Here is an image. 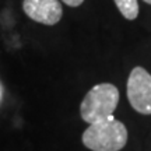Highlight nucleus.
Returning <instances> with one entry per match:
<instances>
[{"mask_svg":"<svg viewBox=\"0 0 151 151\" xmlns=\"http://www.w3.org/2000/svg\"><path fill=\"white\" fill-rule=\"evenodd\" d=\"M127 129L118 119L109 118L91 123L81 136L83 144L91 151H120L127 143Z\"/></svg>","mask_w":151,"mask_h":151,"instance_id":"f257e3e1","label":"nucleus"},{"mask_svg":"<svg viewBox=\"0 0 151 151\" xmlns=\"http://www.w3.org/2000/svg\"><path fill=\"white\" fill-rule=\"evenodd\" d=\"M119 104V90L113 84L102 83L87 92L80 105V115L87 123H95L112 116Z\"/></svg>","mask_w":151,"mask_h":151,"instance_id":"f03ea898","label":"nucleus"},{"mask_svg":"<svg viewBox=\"0 0 151 151\" xmlns=\"http://www.w3.org/2000/svg\"><path fill=\"white\" fill-rule=\"evenodd\" d=\"M127 98L134 111L141 115H151V74L140 66L129 74Z\"/></svg>","mask_w":151,"mask_h":151,"instance_id":"7ed1b4c3","label":"nucleus"},{"mask_svg":"<svg viewBox=\"0 0 151 151\" xmlns=\"http://www.w3.org/2000/svg\"><path fill=\"white\" fill-rule=\"evenodd\" d=\"M22 9L32 21L45 25L58 24L63 16L59 0H24Z\"/></svg>","mask_w":151,"mask_h":151,"instance_id":"20e7f679","label":"nucleus"},{"mask_svg":"<svg viewBox=\"0 0 151 151\" xmlns=\"http://www.w3.org/2000/svg\"><path fill=\"white\" fill-rule=\"evenodd\" d=\"M118 10L126 20H136L139 16V1L137 0H113Z\"/></svg>","mask_w":151,"mask_h":151,"instance_id":"39448f33","label":"nucleus"},{"mask_svg":"<svg viewBox=\"0 0 151 151\" xmlns=\"http://www.w3.org/2000/svg\"><path fill=\"white\" fill-rule=\"evenodd\" d=\"M65 4L67 6H70V7H78V6L84 1V0H62Z\"/></svg>","mask_w":151,"mask_h":151,"instance_id":"423d86ee","label":"nucleus"},{"mask_svg":"<svg viewBox=\"0 0 151 151\" xmlns=\"http://www.w3.org/2000/svg\"><path fill=\"white\" fill-rule=\"evenodd\" d=\"M146 3H148V4H151V0H144Z\"/></svg>","mask_w":151,"mask_h":151,"instance_id":"0eeeda50","label":"nucleus"}]
</instances>
